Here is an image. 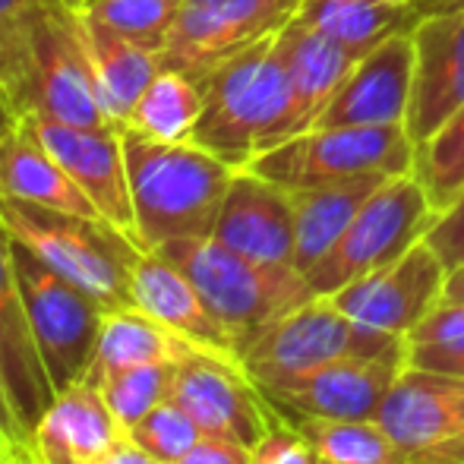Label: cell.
<instances>
[{
  "label": "cell",
  "mask_w": 464,
  "mask_h": 464,
  "mask_svg": "<svg viewBox=\"0 0 464 464\" xmlns=\"http://www.w3.org/2000/svg\"><path fill=\"white\" fill-rule=\"evenodd\" d=\"M411 464H464V442L459 446H449V449H440V452H427L420 459H414Z\"/></svg>",
  "instance_id": "b9f144b4"
},
{
  "label": "cell",
  "mask_w": 464,
  "mask_h": 464,
  "mask_svg": "<svg viewBox=\"0 0 464 464\" xmlns=\"http://www.w3.org/2000/svg\"><path fill=\"white\" fill-rule=\"evenodd\" d=\"M180 4L184 0H86L80 10L114 29L117 35L161 54L180 13Z\"/></svg>",
  "instance_id": "836d02e7"
},
{
  "label": "cell",
  "mask_w": 464,
  "mask_h": 464,
  "mask_svg": "<svg viewBox=\"0 0 464 464\" xmlns=\"http://www.w3.org/2000/svg\"><path fill=\"white\" fill-rule=\"evenodd\" d=\"M411 32L385 38L351 67L338 92L319 114L316 127H404L414 76Z\"/></svg>",
  "instance_id": "e0dca14e"
},
{
  "label": "cell",
  "mask_w": 464,
  "mask_h": 464,
  "mask_svg": "<svg viewBox=\"0 0 464 464\" xmlns=\"http://www.w3.org/2000/svg\"><path fill=\"white\" fill-rule=\"evenodd\" d=\"M44 0H0V95L10 114L23 111L32 67V19Z\"/></svg>",
  "instance_id": "d6a6232c"
},
{
  "label": "cell",
  "mask_w": 464,
  "mask_h": 464,
  "mask_svg": "<svg viewBox=\"0 0 464 464\" xmlns=\"http://www.w3.org/2000/svg\"><path fill=\"white\" fill-rule=\"evenodd\" d=\"M0 196L102 218L92 199L19 121L0 130Z\"/></svg>",
  "instance_id": "cb8c5ba5"
},
{
  "label": "cell",
  "mask_w": 464,
  "mask_h": 464,
  "mask_svg": "<svg viewBox=\"0 0 464 464\" xmlns=\"http://www.w3.org/2000/svg\"><path fill=\"white\" fill-rule=\"evenodd\" d=\"M16 121L54 155L57 165L92 199L98 215L140 244L133 202H130L123 127H76L35 111H25Z\"/></svg>",
  "instance_id": "8fae6325"
},
{
  "label": "cell",
  "mask_w": 464,
  "mask_h": 464,
  "mask_svg": "<svg viewBox=\"0 0 464 464\" xmlns=\"http://www.w3.org/2000/svg\"><path fill=\"white\" fill-rule=\"evenodd\" d=\"M297 19L329 35L357 61L379 48L385 38L411 32L420 23L414 6H395L382 0H304Z\"/></svg>",
  "instance_id": "4316f807"
},
{
  "label": "cell",
  "mask_w": 464,
  "mask_h": 464,
  "mask_svg": "<svg viewBox=\"0 0 464 464\" xmlns=\"http://www.w3.org/2000/svg\"><path fill=\"white\" fill-rule=\"evenodd\" d=\"M159 253L193 281L208 310L237 338L240 361H244V348L266 325L316 297V291L300 269L256 263V259L240 256L231 246L218 244L215 237L171 240V244L159 246Z\"/></svg>",
  "instance_id": "277c9868"
},
{
  "label": "cell",
  "mask_w": 464,
  "mask_h": 464,
  "mask_svg": "<svg viewBox=\"0 0 464 464\" xmlns=\"http://www.w3.org/2000/svg\"><path fill=\"white\" fill-rule=\"evenodd\" d=\"M10 455H13V452L4 446V440H0V464H6V459H10Z\"/></svg>",
  "instance_id": "bcb514c9"
},
{
  "label": "cell",
  "mask_w": 464,
  "mask_h": 464,
  "mask_svg": "<svg viewBox=\"0 0 464 464\" xmlns=\"http://www.w3.org/2000/svg\"><path fill=\"white\" fill-rule=\"evenodd\" d=\"M404 367H408L404 357L354 354L297 372V376L276 379L259 389L287 417L372 420Z\"/></svg>",
  "instance_id": "7c38bea8"
},
{
  "label": "cell",
  "mask_w": 464,
  "mask_h": 464,
  "mask_svg": "<svg viewBox=\"0 0 464 464\" xmlns=\"http://www.w3.org/2000/svg\"><path fill=\"white\" fill-rule=\"evenodd\" d=\"M446 272L433 246L420 240L395 263L329 294V300L354 323L404 338L442 300Z\"/></svg>",
  "instance_id": "4fadbf2b"
},
{
  "label": "cell",
  "mask_w": 464,
  "mask_h": 464,
  "mask_svg": "<svg viewBox=\"0 0 464 464\" xmlns=\"http://www.w3.org/2000/svg\"><path fill=\"white\" fill-rule=\"evenodd\" d=\"M206 104L193 142L234 168L294 136V98L278 35L240 51L206 82Z\"/></svg>",
  "instance_id": "7a4b0ae2"
},
{
  "label": "cell",
  "mask_w": 464,
  "mask_h": 464,
  "mask_svg": "<svg viewBox=\"0 0 464 464\" xmlns=\"http://www.w3.org/2000/svg\"><path fill=\"white\" fill-rule=\"evenodd\" d=\"M411 174L440 215L459 199L464 189V108L449 117L430 140L417 142Z\"/></svg>",
  "instance_id": "f546056e"
},
{
  "label": "cell",
  "mask_w": 464,
  "mask_h": 464,
  "mask_svg": "<svg viewBox=\"0 0 464 464\" xmlns=\"http://www.w3.org/2000/svg\"><path fill=\"white\" fill-rule=\"evenodd\" d=\"M385 174L338 180L310 189H297L294 196V269L306 272L335 246L344 227L354 221L361 206L372 196V189L385 184Z\"/></svg>",
  "instance_id": "d4e9b609"
},
{
  "label": "cell",
  "mask_w": 464,
  "mask_h": 464,
  "mask_svg": "<svg viewBox=\"0 0 464 464\" xmlns=\"http://www.w3.org/2000/svg\"><path fill=\"white\" fill-rule=\"evenodd\" d=\"M423 240L433 246L446 269H455L459 263H464V189L459 199L433 221Z\"/></svg>",
  "instance_id": "8d00e7d4"
},
{
  "label": "cell",
  "mask_w": 464,
  "mask_h": 464,
  "mask_svg": "<svg viewBox=\"0 0 464 464\" xmlns=\"http://www.w3.org/2000/svg\"><path fill=\"white\" fill-rule=\"evenodd\" d=\"M404 357L408 342L401 335L361 325L342 313L329 297L316 294L306 304L266 325L244 348V370L256 385H269L276 379L297 376L313 367H323L338 357Z\"/></svg>",
  "instance_id": "5b68a950"
},
{
  "label": "cell",
  "mask_w": 464,
  "mask_h": 464,
  "mask_svg": "<svg viewBox=\"0 0 464 464\" xmlns=\"http://www.w3.org/2000/svg\"><path fill=\"white\" fill-rule=\"evenodd\" d=\"M130 202L142 250L212 237L221 202L240 168L189 142H159L123 130Z\"/></svg>",
  "instance_id": "6da1fadb"
},
{
  "label": "cell",
  "mask_w": 464,
  "mask_h": 464,
  "mask_svg": "<svg viewBox=\"0 0 464 464\" xmlns=\"http://www.w3.org/2000/svg\"><path fill=\"white\" fill-rule=\"evenodd\" d=\"M291 423L304 430L323 464H411V455L376 420L291 417Z\"/></svg>",
  "instance_id": "f1b7e54d"
},
{
  "label": "cell",
  "mask_w": 464,
  "mask_h": 464,
  "mask_svg": "<svg viewBox=\"0 0 464 464\" xmlns=\"http://www.w3.org/2000/svg\"><path fill=\"white\" fill-rule=\"evenodd\" d=\"M382 4H395V6H414V0H382Z\"/></svg>",
  "instance_id": "7dc6e473"
},
{
  "label": "cell",
  "mask_w": 464,
  "mask_h": 464,
  "mask_svg": "<svg viewBox=\"0 0 464 464\" xmlns=\"http://www.w3.org/2000/svg\"><path fill=\"white\" fill-rule=\"evenodd\" d=\"M82 4H86V0H67V6H73V10H76V6H82Z\"/></svg>",
  "instance_id": "681fc988"
},
{
  "label": "cell",
  "mask_w": 464,
  "mask_h": 464,
  "mask_svg": "<svg viewBox=\"0 0 464 464\" xmlns=\"http://www.w3.org/2000/svg\"><path fill=\"white\" fill-rule=\"evenodd\" d=\"M73 23L76 32H80L82 48H86L89 67L95 73L104 114H108V121L114 127H123L130 121L133 104L140 102V95L146 92L149 82L159 76L161 54L117 35L114 29L102 25L86 10H80V6L73 10Z\"/></svg>",
  "instance_id": "7402d4cb"
},
{
  "label": "cell",
  "mask_w": 464,
  "mask_h": 464,
  "mask_svg": "<svg viewBox=\"0 0 464 464\" xmlns=\"http://www.w3.org/2000/svg\"><path fill=\"white\" fill-rule=\"evenodd\" d=\"M0 370H4L6 392H10L13 414L29 442L35 423L54 401V385H51L35 342H32L16 272V253H13V237L4 221H0Z\"/></svg>",
  "instance_id": "ffe728a7"
},
{
  "label": "cell",
  "mask_w": 464,
  "mask_h": 464,
  "mask_svg": "<svg viewBox=\"0 0 464 464\" xmlns=\"http://www.w3.org/2000/svg\"><path fill=\"white\" fill-rule=\"evenodd\" d=\"M48 6H67V0H44Z\"/></svg>",
  "instance_id": "c3c4849f"
},
{
  "label": "cell",
  "mask_w": 464,
  "mask_h": 464,
  "mask_svg": "<svg viewBox=\"0 0 464 464\" xmlns=\"http://www.w3.org/2000/svg\"><path fill=\"white\" fill-rule=\"evenodd\" d=\"M202 104H206L202 82L189 80L180 70L161 67L159 76L140 95V102L133 104L123 130H133L159 142H189L202 117Z\"/></svg>",
  "instance_id": "83f0119b"
},
{
  "label": "cell",
  "mask_w": 464,
  "mask_h": 464,
  "mask_svg": "<svg viewBox=\"0 0 464 464\" xmlns=\"http://www.w3.org/2000/svg\"><path fill=\"white\" fill-rule=\"evenodd\" d=\"M127 430L111 414L95 376L57 392L29 436L38 464H95Z\"/></svg>",
  "instance_id": "44dd1931"
},
{
  "label": "cell",
  "mask_w": 464,
  "mask_h": 464,
  "mask_svg": "<svg viewBox=\"0 0 464 464\" xmlns=\"http://www.w3.org/2000/svg\"><path fill=\"white\" fill-rule=\"evenodd\" d=\"M130 436L159 461L178 464L189 449L206 436V430H202L174 398H168L152 414L142 417V420L130 430Z\"/></svg>",
  "instance_id": "e575fe53"
},
{
  "label": "cell",
  "mask_w": 464,
  "mask_h": 464,
  "mask_svg": "<svg viewBox=\"0 0 464 464\" xmlns=\"http://www.w3.org/2000/svg\"><path fill=\"white\" fill-rule=\"evenodd\" d=\"M6 464H38V459L32 452H16V455L6 459Z\"/></svg>",
  "instance_id": "ee69618b"
},
{
  "label": "cell",
  "mask_w": 464,
  "mask_h": 464,
  "mask_svg": "<svg viewBox=\"0 0 464 464\" xmlns=\"http://www.w3.org/2000/svg\"><path fill=\"white\" fill-rule=\"evenodd\" d=\"M174 372H178V363H146V367L102 372L95 379L102 385V395L108 401L111 414L130 433L142 417L152 414L159 404H165L171 398Z\"/></svg>",
  "instance_id": "1f68e13d"
},
{
  "label": "cell",
  "mask_w": 464,
  "mask_h": 464,
  "mask_svg": "<svg viewBox=\"0 0 464 464\" xmlns=\"http://www.w3.org/2000/svg\"><path fill=\"white\" fill-rule=\"evenodd\" d=\"M193 354L202 351H196L187 338L142 313L140 306H114L102 319L95 361L89 372L102 376L114 370L146 367V363H180Z\"/></svg>",
  "instance_id": "484cf974"
},
{
  "label": "cell",
  "mask_w": 464,
  "mask_h": 464,
  "mask_svg": "<svg viewBox=\"0 0 464 464\" xmlns=\"http://www.w3.org/2000/svg\"><path fill=\"white\" fill-rule=\"evenodd\" d=\"M278 51L287 67V80H291L294 136H297L316 127L319 114L338 92L357 57H351L342 44L306 25L304 19H294L278 32Z\"/></svg>",
  "instance_id": "603a6c76"
},
{
  "label": "cell",
  "mask_w": 464,
  "mask_h": 464,
  "mask_svg": "<svg viewBox=\"0 0 464 464\" xmlns=\"http://www.w3.org/2000/svg\"><path fill=\"white\" fill-rule=\"evenodd\" d=\"M95 464H165V461H159L155 455H149L146 449H142L140 442L127 433L123 440H117Z\"/></svg>",
  "instance_id": "ab89813d"
},
{
  "label": "cell",
  "mask_w": 464,
  "mask_h": 464,
  "mask_svg": "<svg viewBox=\"0 0 464 464\" xmlns=\"http://www.w3.org/2000/svg\"><path fill=\"white\" fill-rule=\"evenodd\" d=\"M0 440H4V446L10 449L13 455L29 452V442H25V436H23V427H19L16 414H13L10 392H6V382H4V370H0Z\"/></svg>",
  "instance_id": "f35d334b"
},
{
  "label": "cell",
  "mask_w": 464,
  "mask_h": 464,
  "mask_svg": "<svg viewBox=\"0 0 464 464\" xmlns=\"http://www.w3.org/2000/svg\"><path fill=\"white\" fill-rule=\"evenodd\" d=\"M178 464H250V446L231 436L206 433Z\"/></svg>",
  "instance_id": "74e56055"
},
{
  "label": "cell",
  "mask_w": 464,
  "mask_h": 464,
  "mask_svg": "<svg viewBox=\"0 0 464 464\" xmlns=\"http://www.w3.org/2000/svg\"><path fill=\"white\" fill-rule=\"evenodd\" d=\"M417 16H436V13H459L464 10V0H414Z\"/></svg>",
  "instance_id": "7bdbcfd3"
},
{
  "label": "cell",
  "mask_w": 464,
  "mask_h": 464,
  "mask_svg": "<svg viewBox=\"0 0 464 464\" xmlns=\"http://www.w3.org/2000/svg\"><path fill=\"white\" fill-rule=\"evenodd\" d=\"M32 67L23 111L76 127H114L104 114L95 73L73 23V6H48L32 19ZM16 114V117H19Z\"/></svg>",
  "instance_id": "30bf717a"
},
{
  "label": "cell",
  "mask_w": 464,
  "mask_h": 464,
  "mask_svg": "<svg viewBox=\"0 0 464 464\" xmlns=\"http://www.w3.org/2000/svg\"><path fill=\"white\" fill-rule=\"evenodd\" d=\"M372 420L411 455L464 442V376L404 367Z\"/></svg>",
  "instance_id": "9a60e30c"
},
{
  "label": "cell",
  "mask_w": 464,
  "mask_h": 464,
  "mask_svg": "<svg viewBox=\"0 0 464 464\" xmlns=\"http://www.w3.org/2000/svg\"><path fill=\"white\" fill-rule=\"evenodd\" d=\"M171 398L206 433L231 436L244 446H253L278 417L276 404L240 363L212 354H193L178 363Z\"/></svg>",
  "instance_id": "5bb4252c"
},
{
  "label": "cell",
  "mask_w": 464,
  "mask_h": 464,
  "mask_svg": "<svg viewBox=\"0 0 464 464\" xmlns=\"http://www.w3.org/2000/svg\"><path fill=\"white\" fill-rule=\"evenodd\" d=\"M414 142L404 127H313L250 161V171L287 193L367 178L411 174Z\"/></svg>",
  "instance_id": "52a82bcc"
},
{
  "label": "cell",
  "mask_w": 464,
  "mask_h": 464,
  "mask_svg": "<svg viewBox=\"0 0 464 464\" xmlns=\"http://www.w3.org/2000/svg\"><path fill=\"white\" fill-rule=\"evenodd\" d=\"M436 218L440 212L414 174H395L372 189L335 246L306 272V281L316 294L329 297L354 278L370 276L404 256L427 237Z\"/></svg>",
  "instance_id": "8992f818"
},
{
  "label": "cell",
  "mask_w": 464,
  "mask_h": 464,
  "mask_svg": "<svg viewBox=\"0 0 464 464\" xmlns=\"http://www.w3.org/2000/svg\"><path fill=\"white\" fill-rule=\"evenodd\" d=\"M16 117L10 114V108H6V102H4V95H0V130L6 127V123H13Z\"/></svg>",
  "instance_id": "f6af8a7d"
},
{
  "label": "cell",
  "mask_w": 464,
  "mask_h": 464,
  "mask_svg": "<svg viewBox=\"0 0 464 464\" xmlns=\"http://www.w3.org/2000/svg\"><path fill=\"white\" fill-rule=\"evenodd\" d=\"M212 237L256 263L294 266V196L240 168L221 202Z\"/></svg>",
  "instance_id": "ac0fdd59"
},
{
  "label": "cell",
  "mask_w": 464,
  "mask_h": 464,
  "mask_svg": "<svg viewBox=\"0 0 464 464\" xmlns=\"http://www.w3.org/2000/svg\"><path fill=\"white\" fill-rule=\"evenodd\" d=\"M0 221L19 246L80 285L108 310L133 306V269L142 250L111 221L0 196Z\"/></svg>",
  "instance_id": "3957f363"
},
{
  "label": "cell",
  "mask_w": 464,
  "mask_h": 464,
  "mask_svg": "<svg viewBox=\"0 0 464 464\" xmlns=\"http://www.w3.org/2000/svg\"><path fill=\"white\" fill-rule=\"evenodd\" d=\"M442 300L449 304H464V263L446 272V285H442Z\"/></svg>",
  "instance_id": "60d3db41"
},
{
  "label": "cell",
  "mask_w": 464,
  "mask_h": 464,
  "mask_svg": "<svg viewBox=\"0 0 464 464\" xmlns=\"http://www.w3.org/2000/svg\"><path fill=\"white\" fill-rule=\"evenodd\" d=\"M408 342V367L464 376V304L440 300L414 329Z\"/></svg>",
  "instance_id": "4dcf8cb0"
},
{
  "label": "cell",
  "mask_w": 464,
  "mask_h": 464,
  "mask_svg": "<svg viewBox=\"0 0 464 464\" xmlns=\"http://www.w3.org/2000/svg\"><path fill=\"white\" fill-rule=\"evenodd\" d=\"M19 287H23L25 316H29L32 342L42 357L54 395L89 376L98 348V332L108 306L98 304L80 285L57 276L54 269L32 256L13 240Z\"/></svg>",
  "instance_id": "ba28073f"
},
{
  "label": "cell",
  "mask_w": 464,
  "mask_h": 464,
  "mask_svg": "<svg viewBox=\"0 0 464 464\" xmlns=\"http://www.w3.org/2000/svg\"><path fill=\"white\" fill-rule=\"evenodd\" d=\"M304 0H184L161 51V67L206 82L240 51L278 35Z\"/></svg>",
  "instance_id": "9c48e42d"
},
{
  "label": "cell",
  "mask_w": 464,
  "mask_h": 464,
  "mask_svg": "<svg viewBox=\"0 0 464 464\" xmlns=\"http://www.w3.org/2000/svg\"><path fill=\"white\" fill-rule=\"evenodd\" d=\"M414 38L408 130L411 142H423L464 108V10L420 16Z\"/></svg>",
  "instance_id": "2e32d148"
},
{
  "label": "cell",
  "mask_w": 464,
  "mask_h": 464,
  "mask_svg": "<svg viewBox=\"0 0 464 464\" xmlns=\"http://www.w3.org/2000/svg\"><path fill=\"white\" fill-rule=\"evenodd\" d=\"M250 464H323V459L304 436V430L285 420V414L278 411L276 423L250 446Z\"/></svg>",
  "instance_id": "d590c367"
},
{
  "label": "cell",
  "mask_w": 464,
  "mask_h": 464,
  "mask_svg": "<svg viewBox=\"0 0 464 464\" xmlns=\"http://www.w3.org/2000/svg\"><path fill=\"white\" fill-rule=\"evenodd\" d=\"M133 306L155 316L174 329L180 338H187L196 351L212 354L218 361L240 363V344L227 332V325L208 310L202 294L178 266L159 250H146L133 269Z\"/></svg>",
  "instance_id": "d6986e66"
}]
</instances>
